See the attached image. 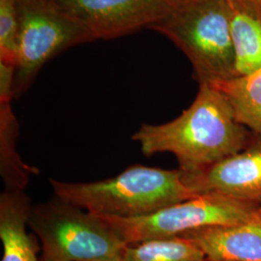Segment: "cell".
<instances>
[{"mask_svg":"<svg viewBox=\"0 0 261 261\" xmlns=\"http://www.w3.org/2000/svg\"><path fill=\"white\" fill-rule=\"evenodd\" d=\"M31 206L23 191L5 190L0 196L1 261H41L36 242L27 230Z\"/></svg>","mask_w":261,"mask_h":261,"instance_id":"30bf717a","label":"cell"},{"mask_svg":"<svg viewBox=\"0 0 261 261\" xmlns=\"http://www.w3.org/2000/svg\"><path fill=\"white\" fill-rule=\"evenodd\" d=\"M96 39H114L149 29L172 7L166 0H59Z\"/></svg>","mask_w":261,"mask_h":261,"instance_id":"52a82bcc","label":"cell"},{"mask_svg":"<svg viewBox=\"0 0 261 261\" xmlns=\"http://www.w3.org/2000/svg\"><path fill=\"white\" fill-rule=\"evenodd\" d=\"M56 197L102 217L133 219L197 196L180 169L132 166L115 177L69 183L49 179Z\"/></svg>","mask_w":261,"mask_h":261,"instance_id":"7a4b0ae2","label":"cell"},{"mask_svg":"<svg viewBox=\"0 0 261 261\" xmlns=\"http://www.w3.org/2000/svg\"><path fill=\"white\" fill-rule=\"evenodd\" d=\"M252 130L236 119L226 97L211 84H200L193 103L171 121L142 124L133 140L149 157L172 153L183 174L200 171L244 149Z\"/></svg>","mask_w":261,"mask_h":261,"instance_id":"6da1fadb","label":"cell"},{"mask_svg":"<svg viewBox=\"0 0 261 261\" xmlns=\"http://www.w3.org/2000/svg\"><path fill=\"white\" fill-rule=\"evenodd\" d=\"M16 10L15 97L28 88L39 70L54 56L68 47L93 40L59 0H17Z\"/></svg>","mask_w":261,"mask_h":261,"instance_id":"8992f818","label":"cell"},{"mask_svg":"<svg viewBox=\"0 0 261 261\" xmlns=\"http://www.w3.org/2000/svg\"><path fill=\"white\" fill-rule=\"evenodd\" d=\"M17 0H0V60L16 66Z\"/></svg>","mask_w":261,"mask_h":261,"instance_id":"9a60e30c","label":"cell"},{"mask_svg":"<svg viewBox=\"0 0 261 261\" xmlns=\"http://www.w3.org/2000/svg\"><path fill=\"white\" fill-rule=\"evenodd\" d=\"M226 97L236 119L261 136V69L252 75L211 84Z\"/></svg>","mask_w":261,"mask_h":261,"instance_id":"7c38bea8","label":"cell"},{"mask_svg":"<svg viewBox=\"0 0 261 261\" xmlns=\"http://www.w3.org/2000/svg\"><path fill=\"white\" fill-rule=\"evenodd\" d=\"M216 261H261V221L204 227L180 235Z\"/></svg>","mask_w":261,"mask_h":261,"instance_id":"9c48e42d","label":"cell"},{"mask_svg":"<svg viewBox=\"0 0 261 261\" xmlns=\"http://www.w3.org/2000/svg\"><path fill=\"white\" fill-rule=\"evenodd\" d=\"M12 100L0 99V166L5 190L23 191L36 169L21 161L16 151L19 125L11 107Z\"/></svg>","mask_w":261,"mask_h":261,"instance_id":"8fae6325","label":"cell"},{"mask_svg":"<svg viewBox=\"0 0 261 261\" xmlns=\"http://www.w3.org/2000/svg\"><path fill=\"white\" fill-rule=\"evenodd\" d=\"M229 11L235 77L252 75L261 69V21L230 7Z\"/></svg>","mask_w":261,"mask_h":261,"instance_id":"4fadbf2b","label":"cell"},{"mask_svg":"<svg viewBox=\"0 0 261 261\" xmlns=\"http://www.w3.org/2000/svg\"><path fill=\"white\" fill-rule=\"evenodd\" d=\"M194 243L181 236L129 244L122 261H204Z\"/></svg>","mask_w":261,"mask_h":261,"instance_id":"5bb4252c","label":"cell"},{"mask_svg":"<svg viewBox=\"0 0 261 261\" xmlns=\"http://www.w3.org/2000/svg\"><path fill=\"white\" fill-rule=\"evenodd\" d=\"M41 261H122L129 244L103 218L56 197L31 206Z\"/></svg>","mask_w":261,"mask_h":261,"instance_id":"277c9868","label":"cell"},{"mask_svg":"<svg viewBox=\"0 0 261 261\" xmlns=\"http://www.w3.org/2000/svg\"><path fill=\"white\" fill-rule=\"evenodd\" d=\"M166 1L171 7H176L179 5H183V4L190 3V2H193V1H196V0H166Z\"/></svg>","mask_w":261,"mask_h":261,"instance_id":"e0dca14e","label":"cell"},{"mask_svg":"<svg viewBox=\"0 0 261 261\" xmlns=\"http://www.w3.org/2000/svg\"><path fill=\"white\" fill-rule=\"evenodd\" d=\"M100 217L127 244L175 237L204 227L261 221L258 205L217 192L200 194L139 218Z\"/></svg>","mask_w":261,"mask_h":261,"instance_id":"5b68a950","label":"cell"},{"mask_svg":"<svg viewBox=\"0 0 261 261\" xmlns=\"http://www.w3.org/2000/svg\"><path fill=\"white\" fill-rule=\"evenodd\" d=\"M231 9L261 21V0H226Z\"/></svg>","mask_w":261,"mask_h":261,"instance_id":"2e32d148","label":"cell"},{"mask_svg":"<svg viewBox=\"0 0 261 261\" xmlns=\"http://www.w3.org/2000/svg\"><path fill=\"white\" fill-rule=\"evenodd\" d=\"M183 181L196 195L222 193L243 201L261 203V136L252 135L244 149L213 166L192 174Z\"/></svg>","mask_w":261,"mask_h":261,"instance_id":"ba28073f","label":"cell"},{"mask_svg":"<svg viewBox=\"0 0 261 261\" xmlns=\"http://www.w3.org/2000/svg\"><path fill=\"white\" fill-rule=\"evenodd\" d=\"M204 261H216V260H210V259H207V258H205V260Z\"/></svg>","mask_w":261,"mask_h":261,"instance_id":"d6986e66","label":"cell"},{"mask_svg":"<svg viewBox=\"0 0 261 261\" xmlns=\"http://www.w3.org/2000/svg\"><path fill=\"white\" fill-rule=\"evenodd\" d=\"M149 29L168 38L186 55L199 85L236 76L226 0H196L172 7Z\"/></svg>","mask_w":261,"mask_h":261,"instance_id":"3957f363","label":"cell"},{"mask_svg":"<svg viewBox=\"0 0 261 261\" xmlns=\"http://www.w3.org/2000/svg\"><path fill=\"white\" fill-rule=\"evenodd\" d=\"M258 213H259V216H260L261 218V203L258 205Z\"/></svg>","mask_w":261,"mask_h":261,"instance_id":"ac0fdd59","label":"cell"}]
</instances>
